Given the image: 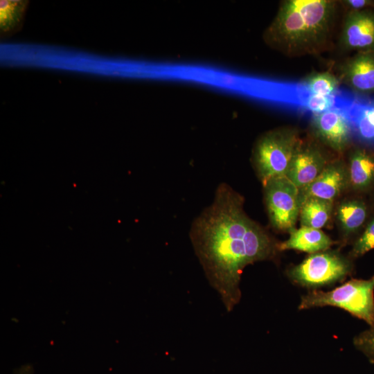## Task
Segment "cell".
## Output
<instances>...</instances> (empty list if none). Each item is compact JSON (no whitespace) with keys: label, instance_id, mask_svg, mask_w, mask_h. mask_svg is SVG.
Listing matches in <instances>:
<instances>
[{"label":"cell","instance_id":"30bf717a","mask_svg":"<svg viewBox=\"0 0 374 374\" xmlns=\"http://www.w3.org/2000/svg\"><path fill=\"white\" fill-rule=\"evenodd\" d=\"M348 183V172L344 165L339 161L330 163L310 184L299 189L301 206L311 197L332 202Z\"/></svg>","mask_w":374,"mask_h":374},{"label":"cell","instance_id":"52a82bcc","mask_svg":"<svg viewBox=\"0 0 374 374\" xmlns=\"http://www.w3.org/2000/svg\"><path fill=\"white\" fill-rule=\"evenodd\" d=\"M350 104L312 116L311 124L316 135L336 151L345 150L354 136L349 114Z\"/></svg>","mask_w":374,"mask_h":374},{"label":"cell","instance_id":"ba28073f","mask_svg":"<svg viewBox=\"0 0 374 374\" xmlns=\"http://www.w3.org/2000/svg\"><path fill=\"white\" fill-rule=\"evenodd\" d=\"M339 44L345 51L374 52V11H348L343 22Z\"/></svg>","mask_w":374,"mask_h":374},{"label":"cell","instance_id":"6da1fadb","mask_svg":"<svg viewBox=\"0 0 374 374\" xmlns=\"http://www.w3.org/2000/svg\"><path fill=\"white\" fill-rule=\"evenodd\" d=\"M190 239L205 276L231 312L241 299L244 269L271 260L278 244L244 210L243 197L226 183L216 188L212 203L193 220Z\"/></svg>","mask_w":374,"mask_h":374},{"label":"cell","instance_id":"7402d4cb","mask_svg":"<svg viewBox=\"0 0 374 374\" xmlns=\"http://www.w3.org/2000/svg\"><path fill=\"white\" fill-rule=\"evenodd\" d=\"M339 2L346 8L348 9V11L364 10L366 7L371 4V2L367 0H347Z\"/></svg>","mask_w":374,"mask_h":374},{"label":"cell","instance_id":"603a6c76","mask_svg":"<svg viewBox=\"0 0 374 374\" xmlns=\"http://www.w3.org/2000/svg\"><path fill=\"white\" fill-rule=\"evenodd\" d=\"M34 369L31 364H24L15 371V374H33Z\"/></svg>","mask_w":374,"mask_h":374},{"label":"cell","instance_id":"8992f818","mask_svg":"<svg viewBox=\"0 0 374 374\" xmlns=\"http://www.w3.org/2000/svg\"><path fill=\"white\" fill-rule=\"evenodd\" d=\"M263 187L271 226L283 231L294 229L301 209L299 188L286 176L274 178Z\"/></svg>","mask_w":374,"mask_h":374},{"label":"cell","instance_id":"4fadbf2b","mask_svg":"<svg viewBox=\"0 0 374 374\" xmlns=\"http://www.w3.org/2000/svg\"><path fill=\"white\" fill-rule=\"evenodd\" d=\"M349 114L353 135L362 143L374 145V100L353 101Z\"/></svg>","mask_w":374,"mask_h":374},{"label":"cell","instance_id":"7c38bea8","mask_svg":"<svg viewBox=\"0 0 374 374\" xmlns=\"http://www.w3.org/2000/svg\"><path fill=\"white\" fill-rule=\"evenodd\" d=\"M289 238L278 244L279 251L294 249L310 253L328 250L334 243L320 229L301 226L290 231Z\"/></svg>","mask_w":374,"mask_h":374},{"label":"cell","instance_id":"ffe728a7","mask_svg":"<svg viewBox=\"0 0 374 374\" xmlns=\"http://www.w3.org/2000/svg\"><path fill=\"white\" fill-rule=\"evenodd\" d=\"M335 96H320L308 93L305 106L312 114H319L337 107Z\"/></svg>","mask_w":374,"mask_h":374},{"label":"cell","instance_id":"5bb4252c","mask_svg":"<svg viewBox=\"0 0 374 374\" xmlns=\"http://www.w3.org/2000/svg\"><path fill=\"white\" fill-rule=\"evenodd\" d=\"M348 181L356 190H363L374 182V156L364 149L354 150L349 159Z\"/></svg>","mask_w":374,"mask_h":374},{"label":"cell","instance_id":"d6986e66","mask_svg":"<svg viewBox=\"0 0 374 374\" xmlns=\"http://www.w3.org/2000/svg\"><path fill=\"white\" fill-rule=\"evenodd\" d=\"M355 348L374 363V324L354 337Z\"/></svg>","mask_w":374,"mask_h":374},{"label":"cell","instance_id":"8fae6325","mask_svg":"<svg viewBox=\"0 0 374 374\" xmlns=\"http://www.w3.org/2000/svg\"><path fill=\"white\" fill-rule=\"evenodd\" d=\"M326 166V160L318 149L302 146L292 161L286 177L301 189L310 184Z\"/></svg>","mask_w":374,"mask_h":374},{"label":"cell","instance_id":"e0dca14e","mask_svg":"<svg viewBox=\"0 0 374 374\" xmlns=\"http://www.w3.org/2000/svg\"><path fill=\"white\" fill-rule=\"evenodd\" d=\"M366 215V207L359 200H349L341 203L337 212L339 225L347 235L355 233L364 224Z\"/></svg>","mask_w":374,"mask_h":374},{"label":"cell","instance_id":"9c48e42d","mask_svg":"<svg viewBox=\"0 0 374 374\" xmlns=\"http://www.w3.org/2000/svg\"><path fill=\"white\" fill-rule=\"evenodd\" d=\"M338 78L359 93L374 92V52H360L339 66Z\"/></svg>","mask_w":374,"mask_h":374},{"label":"cell","instance_id":"44dd1931","mask_svg":"<svg viewBox=\"0 0 374 374\" xmlns=\"http://www.w3.org/2000/svg\"><path fill=\"white\" fill-rule=\"evenodd\" d=\"M374 249V219L367 225L362 235L355 242L351 256L359 257Z\"/></svg>","mask_w":374,"mask_h":374},{"label":"cell","instance_id":"277c9868","mask_svg":"<svg viewBox=\"0 0 374 374\" xmlns=\"http://www.w3.org/2000/svg\"><path fill=\"white\" fill-rule=\"evenodd\" d=\"M324 306L341 308L372 326L374 324V276L368 279L353 278L330 291L313 290L302 296L299 309Z\"/></svg>","mask_w":374,"mask_h":374},{"label":"cell","instance_id":"5b68a950","mask_svg":"<svg viewBox=\"0 0 374 374\" xmlns=\"http://www.w3.org/2000/svg\"><path fill=\"white\" fill-rule=\"evenodd\" d=\"M352 271L351 262L334 251L308 256L288 271L290 278L299 285L315 290L344 280Z\"/></svg>","mask_w":374,"mask_h":374},{"label":"cell","instance_id":"2e32d148","mask_svg":"<svg viewBox=\"0 0 374 374\" xmlns=\"http://www.w3.org/2000/svg\"><path fill=\"white\" fill-rule=\"evenodd\" d=\"M332 210V202L311 197L301 206V226L321 229L328 223Z\"/></svg>","mask_w":374,"mask_h":374},{"label":"cell","instance_id":"9a60e30c","mask_svg":"<svg viewBox=\"0 0 374 374\" xmlns=\"http://www.w3.org/2000/svg\"><path fill=\"white\" fill-rule=\"evenodd\" d=\"M28 1L1 0L0 33L1 37H9L22 26Z\"/></svg>","mask_w":374,"mask_h":374},{"label":"cell","instance_id":"7a4b0ae2","mask_svg":"<svg viewBox=\"0 0 374 374\" xmlns=\"http://www.w3.org/2000/svg\"><path fill=\"white\" fill-rule=\"evenodd\" d=\"M339 1H283L262 38L271 48L296 57L317 55L333 48Z\"/></svg>","mask_w":374,"mask_h":374},{"label":"cell","instance_id":"ac0fdd59","mask_svg":"<svg viewBox=\"0 0 374 374\" xmlns=\"http://www.w3.org/2000/svg\"><path fill=\"white\" fill-rule=\"evenodd\" d=\"M340 84L338 77L328 71L314 73L303 81V86L309 93L320 96H335Z\"/></svg>","mask_w":374,"mask_h":374},{"label":"cell","instance_id":"3957f363","mask_svg":"<svg viewBox=\"0 0 374 374\" xmlns=\"http://www.w3.org/2000/svg\"><path fill=\"white\" fill-rule=\"evenodd\" d=\"M302 146L299 132L293 128H277L259 136L253 148L252 161L262 186L274 178L286 176Z\"/></svg>","mask_w":374,"mask_h":374}]
</instances>
